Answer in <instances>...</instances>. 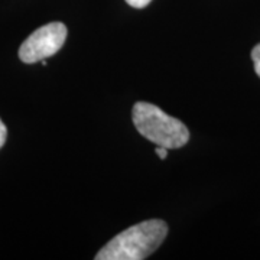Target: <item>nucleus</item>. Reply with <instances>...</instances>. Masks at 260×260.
I'll return each mask as SVG.
<instances>
[{
    "label": "nucleus",
    "mask_w": 260,
    "mask_h": 260,
    "mask_svg": "<svg viewBox=\"0 0 260 260\" xmlns=\"http://www.w3.org/2000/svg\"><path fill=\"white\" fill-rule=\"evenodd\" d=\"M6 139H8V129H6L5 123L0 120V149L6 143Z\"/></svg>",
    "instance_id": "obj_6"
},
{
    "label": "nucleus",
    "mask_w": 260,
    "mask_h": 260,
    "mask_svg": "<svg viewBox=\"0 0 260 260\" xmlns=\"http://www.w3.org/2000/svg\"><path fill=\"white\" fill-rule=\"evenodd\" d=\"M168 150H169V149L164 148V146H158V148H156V155H158L160 159H167Z\"/></svg>",
    "instance_id": "obj_7"
},
{
    "label": "nucleus",
    "mask_w": 260,
    "mask_h": 260,
    "mask_svg": "<svg viewBox=\"0 0 260 260\" xmlns=\"http://www.w3.org/2000/svg\"><path fill=\"white\" fill-rule=\"evenodd\" d=\"M251 59H253V64H254V71L260 78V44H257L256 47L251 49Z\"/></svg>",
    "instance_id": "obj_4"
},
{
    "label": "nucleus",
    "mask_w": 260,
    "mask_h": 260,
    "mask_svg": "<svg viewBox=\"0 0 260 260\" xmlns=\"http://www.w3.org/2000/svg\"><path fill=\"white\" fill-rule=\"evenodd\" d=\"M168 224L162 220H146L119 233L95 254L97 260H143L164 243Z\"/></svg>",
    "instance_id": "obj_1"
},
{
    "label": "nucleus",
    "mask_w": 260,
    "mask_h": 260,
    "mask_svg": "<svg viewBox=\"0 0 260 260\" xmlns=\"http://www.w3.org/2000/svg\"><path fill=\"white\" fill-rule=\"evenodd\" d=\"M150 2H152V0H126L127 5H130L132 8H136V9H143V8H146Z\"/></svg>",
    "instance_id": "obj_5"
},
{
    "label": "nucleus",
    "mask_w": 260,
    "mask_h": 260,
    "mask_svg": "<svg viewBox=\"0 0 260 260\" xmlns=\"http://www.w3.org/2000/svg\"><path fill=\"white\" fill-rule=\"evenodd\" d=\"M133 124L143 138L167 149L182 148L189 140V132L181 120L168 116L150 103L139 102L133 106Z\"/></svg>",
    "instance_id": "obj_2"
},
{
    "label": "nucleus",
    "mask_w": 260,
    "mask_h": 260,
    "mask_svg": "<svg viewBox=\"0 0 260 260\" xmlns=\"http://www.w3.org/2000/svg\"><path fill=\"white\" fill-rule=\"evenodd\" d=\"M67 26L61 22H52L30 34L19 48V58L25 64H34L56 54L67 39Z\"/></svg>",
    "instance_id": "obj_3"
}]
</instances>
